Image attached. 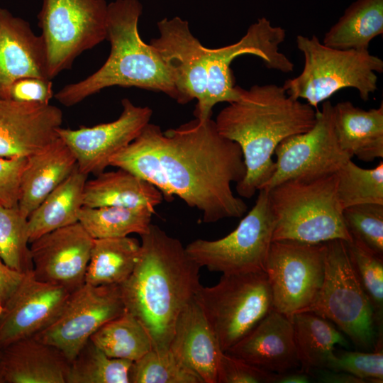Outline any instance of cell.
I'll use <instances>...</instances> for the list:
<instances>
[{"mask_svg":"<svg viewBox=\"0 0 383 383\" xmlns=\"http://www.w3.org/2000/svg\"><path fill=\"white\" fill-rule=\"evenodd\" d=\"M160 158L174 196L201 211L204 223L240 218L248 206L233 183L246 174L238 143L218 132L211 118L194 119L161 131Z\"/></svg>","mask_w":383,"mask_h":383,"instance_id":"cell-1","label":"cell"},{"mask_svg":"<svg viewBox=\"0 0 383 383\" xmlns=\"http://www.w3.org/2000/svg\"><path fill=\"white\" fill-rule=\"evenodd\" d=\"M138 263L119 285L126 310L147 331L152 349L167 350L178 316L201 286V267L178 239L150 224Z\"/></svg>","mask_w":383,"mask_h":383,"instance_id":"cell-2","label":"cell"},{"mask_svg":"<svg viewBox=\"0 0 383 383\" xmlns=\"http://www.w3.org/2000/svg\"><path fill=\"white\" fill-rule=\"evenodd\" d=\"M315 108L289 96L274 84L240 87V96L228 103L215 121L221 135L238 143L246 174L236 184L240 196L250 199L274 170L272 155L285 138L310 130L316 122Z\"/></svg>","mask_w":383,"mask_h":383,"instance_id":"cell-3","label":"cell"},{"mask_svg":"<svg viewBox=\"0 0 383 383\" xmlns=\"http://www.w3.org/2000/svg\"><path fill=\"white\" fill-rule=\"evenodd\" d=\"M139 0H115L108 4L106 40L109 55L94 73L69 84L54 94L61 104L73 106L105 88L137 87L160 91L179 102L171 74L158 54L141 38Z\"/></svg>","mask_w":383,"mask_h":383,"instance_id":"cell-4","label":"cell"},{"mask_svg":"<svg viewBox=\"0 0 383 383\" xmlns=\"http://www.w3.org/2000/svg\"><path fill=\"white\" fill-rule=\"evenodd\" d=\"M337 187L335 173L315 179H289L267 190L275 221L272 241L352 242Z\"/></svg>","mask_w":383,"mask_h":383,"instance_id":"cell-5","label":"cell"},{"mask_svg":"<svg viewBox=\"0 0 383 383\" xmlns=\"http://www.w3.org/2000/svg\"><path fill=\"white\" fill-rule=\"evenodd\" d=\"M296 43L304 64L298 76L283 84L291 97L304 99L318 109L320 103L340 89H356L364 101L377 89V73L383 72V61L369 50L333 48L315 35H298Z\"/></svg>","mask_w":383,"mask_h":383,"instance_id":"cell-6","label":"cell"},{"mask_svg":"<svg viewBox=\"0 0 383 383\" xmlns=\"http://www.w3.org/2000/svg\"><path fill=\"white\" fill-rule=\"evenodd\" d=\"M325 272L316 299L305 311L334 323L357 348L374 350L380 340L371 303L355 272L347 243H325Z\"/></svg>","mask_w":383,"mask_h":383,"instance_id":"cell-7","label":"cell"},{"mask_svg":"<svg viewBox=\"0 0 383 383\" xmlns=\"http://www.w3.org/2000/svg\"><path fill=\"white\" fill-rule=\"evenodd\" d=\"M194 299L222 352L243 338L273 309L265 271L223 274L212 287L200 286Z\"/></svg>","mask_w":383,"mask_h":383,"instance_id":"cell-8","label":"cell"},{"mask_svg":"<svg viewBox=\"0 0 383 383\" xmlns=\"http://www.w3.org/2000/svg\"><path fill=\"white\" fill-rule=\"evenodd\" d=\"M38 15L52 79L83 52L106 40V0H41Z\"/></svg>","mask_w":383,"mask_h":383,"instance_id":"cell-9","label":"cell"},{"mask_svg":"<svg viewBox=\"0 0 383 383\" xmlns=\"http://www.w3.org/2000/svg\"><path fill=\"white\" fill-rule=\"evenodd\" d=\"M258 192L255 204L231 233L215 240L196 239L185 247L201 267L223 274L265 271L275 221L267 191Z\"/></svg>","mask_w":383,"mask_h":383,"instance_id":"cell-10","label":"cell"},{"mask_svg":"<svg viewBox=\"0 0 383 383\" xmlns=\"http://www.w3.org/2000/svg\"><path fill=\"white\" fill-rule=\"evenodd\" d=\"M286 30L273 26L265 17L257 19L236 43L218 48H206V91L202 106L194 111V117L211 118L212 109L218 103H231L238 99L240 87L234 86L231 65L239 56L259 57L265 66L284 73L293 72L294 63L281 51Z\"/></svg>","mask_w":383,"mask_h":383,"instance_id":"cell-11","label":"cell"},{"mask_svg":"<svg viewBox=\"0 0 383 383\" xmlns=\"http://www.w3.org/2000/svg\"><path fill=\"white\" fill-rule=\"evenodd\" d=\"M325 243L272 241L265 265L273 309L287 317L305 311L322 285Z\"/></svg>","mask_w":383,"mask_h":383,"instance_id":"cell-12","label":"cell"},{"mask_svg":"<svg viewBox=\"0 0 383 383\" xmlns=\"http://www.w3.org/2000/svg\"><path fill=\"white\" fill-rule=\"evenodd\" d=\"M333 113L331 101H323L310 130L288 137L277 145L274 172L261 189L268 190L289 179H315L335 174L352 159L337 140Z\"/></svg>","mask_w":383,"mask_h":383,"instance_id":"cell-13","label":"cell"},{"mask_svg":"<svg viewBox=\"0 0 383 383\" xmlns=\"http://www.w3.org/2000/svg\"><path fill=\"white\" fill-rule=\"evenodd\" d=\"M125 311L119 285L85 283L71 293L57 317L33 337L55 347L70 362L101 326Z\"/></svg>","mask_w":383,"mask_h":383,"instance_id":"cell-14","label":"cell"},{"mask_svg":"<svg viewBox=\"0 0 383 383\" xmlns=\"http://www.w3.org/2000/svg\"><path fill=\"white\" fill-rule=\"evenodd\" d=\"M122 111L115 121L91 127L57 129L59 137L74 155L78 170L95 176L109 166L111 158L129 145L150 123L152 110L121 100Z\"/></svg>","mask_w":383,"mask_h":383,"instance_id":"cell-15","label":"cell"},{"mask_svg":"<svg viewBox=\"0 0 383 383\" xmlns=\"http://www.w3.org/2000/svg\"><path fill=\"white\" fill-rule=\"evenodd\" d=\"M159 37L149 44L167 67L179 94V104L196 99L195 109L205 100L207 74L206 47L191 32L187 21L179 16L157 23Z\"/></svg>","mask_w":383,"mask_h":383,"instance_id":"cell-16","label":"cell"},{"mask_svg":"<svg viewBox=\"0 0 383 383\" xmlns=\"http://www.w3.org/2000/svg\"><path fill=\"white\" fill-rule=\"evenodd\" d=\"M93 243L79 222L43 235L30 243L33 277L76 291L85 284Z\"/></svg>","mask_w":383,"mask_h":383,"instance_id":"cell-17","label":"cell"},{"mask_svg":"<svg viewBox=\"0 0 383 383\" xmlns=\"http://www.w3.org/2000/svg\"><path fill=\"white\" fill-rule=\"evenodd\" d=\"M60 109L49 104L0 99V157H28L59 138Z\"/></svg>","mask_w":383,"mask_h":383,"instance_id":"cell-18","label":"cell"},{"mask_svg":"<svg viewBox=\"0 0 383 383\" xmlns=\"http://www.w3.org/2000/svg\"><path fill=\"white\" fill-rule=\"evenodd\" d=\"M71 292L27 274L0 317V349L33 337L60 314Z\"/></svg>","mask_w":383,"mask_h":383,"instance_id":"cell-19","label":"cell"},{"mask_svg":"<svg viewBox=\"0 0 383 383\" xmlns=\"http://www.w3.org/2000/svg\"><path fill=\"white\" fill-rule=\"evenodd\" d=\"M24 77L48 79L43 39L28 21L0 7V99H10L11 86Z\"/></svg>","mask_w":383,"mask_h":383,"instance_id":"cell-20","label":"cell"},{"mask_svg":"<svg viewBox=\"0 0 383 383\" xmlns=\"http://www.w3.org/2000/svg\"><path fill=\"white\" fill-rule=\"evenodd\" d=\"M223 353L274 373L300 367L292 319L274 309L243 338Z\"/></svg>","mask_w":383,"mask_h":383,"instance_id":"cell-21","label":"cell"},{"mask_svg":"<svg viewBox=\"0 0 383 383\" xmlns=\"http://www.w3.org/2000/svg\"><path fill=\"white\" fill-rule=\"evenodd\" d=\"M170 349L203 383H217L219 343L194 297L177 318Z\"/></svg>","mask_w":383,"mask_h":383,"instance_id":"cell-22","label":"cell"},{"mask_svg":"<svg viewBox=\"0 0 383 383\" xmlns=\"http://www.w3.org/2000/svg\"><path fill=\"white\" fill-rule=\"evenodd\" d=\"M69 361L34 337L0 349V383H66Z\"/></svg>","mask_w":383,"mask_h":383,"instance_id":"cell-23","label":"cell"},{"mask_svg":"<svg viewBox=\"0 0 383 383\" xmlns=\"http://www.w3.org/2000/svg\"><path fill=\"white\" fill-rule=\"evenodd\" d=\"M77 167L72 151L59 137L45 149L26 157L17 207L26 217Z\"/></svg>","mask_w":383,"mask_h":383,"instance_id":"cell-24","label":"cell"},{"mask_svg":"<svg viewBox=\"0 0 383 383\" xmlns=\"http://www.w3.org/2000/svg\"><path fill=\"white\" fill-rule=\"evenodd\" d=\"M333 126L340 148L365 162L383 157V104L362 109L345 101L333 105Z\"/></svg>","mask_w":383,"mask_h":383,"instance_id":"cell-25","label":"cell"},{"mask_svg":"<svg viewBox=\"0 0 383 383\" xmlns=\"http://www.w3.org/2000/svg\"><path fill=\"white\" fill-rule=\"evenodd\" d=\"M163 200L156 187L121 168L104 171L94 179L87 180L84 190V206L91 208L147 207L155 212Z\"/></svg>","mask_w":383,"mask_h":383,"instance_id":"cell-26","label":"cell"},{"mask_svg":"<svg viewBox=\"0 0 383 383\" xmlns=\"http://www.w3.org/2000/svg\"><path fill=\"white\" fill-rule=\"evenodd\" d=\"M87 177L77 167L30 214V243L44 234L78 222Z\"/></svg>","mask_w":383,"mask_h":383,"instance_id":"cell-27","label":"cell"},{"mask_svg":"<svg viewBox=\"0 0 383 383\" xmlns=\"http://www.w3.org/2000/svg\"><path fill=\"white\" fill-rule=\"evenodd\" d=\"M291 319L300 367L307 373L311 369L324 368L336 345H349L340 330L314 312H299Z\"/></svg>","mask_w":383,"mask_h":383,"instance_id":"cell-28","label":"cell"},{"mask_svg":"<svg viewBox=\"0 0 383 383\" xmlns=\"http://www.w3.org/2000/svg\"><path fill=\"white\" fill-rule=\"evenodd\" d=\"M383 33V0H356L325 33L323 43L340 50H369Z\"/></svg>","mask_w":383,"mask_h":383,"instance_id":"cell-29","label":"cell"},{"mask_svg":"<svg viewBox=\"0 0 383 383\" xmlns=\"http://www.w3.org/2000/svg\"><path fill=\"white\" fill-rule=\"evenodd\" d=\"M135 238L94 239L85 283L93 286L120 285L134 270L140 255Z\"/></svg>","mask_w":383,"mask_h":383,"instance_id":"cell-30","label":"cell"},{"mask_svg":"<svg viewBox=\"0 0 383 383\" xmlns=\"http://www.w3.org/2000/svg\"><path fill=\"white\" fill-rule=\"evenodd\" d=\"M157 125L148 123L125 148L114 155L109 166L126 170L156 187L164 200L171 202L174 195L168 184L160 158Z\"/></svg>","mask_w":383,"mask_h":383,"instance_id":"cell-31","label":"cell"},{"mask_svg":"<svg viewBox=\"0 0 383 383\" xmlns=\"http://www.w3.org/2000/svg\"><path fill=\"white\" fill-rule=\"evenodd\" d=\"M154 213L147 207L83 206L78 222L94 239L141 235L148 232Z\"/></svg>","mask_w":383,"mask_h":383,"instance_id":"cell-32","label":"cell"},{"mask_svg":"<svg viewBox=\"0 0 383 383\" xmlns=\"http://www.w3.org/2000/svg\"><path fill=\"white\" fill-rule=\"evenodd\" d=\"M108 356L134 362L152 348V341L140 321L126 310L106 322L90 338Z\"/></svg>","mask_w":383,"mask_h":383,"instance_id":"cell-33","label":"cell"},{"mask_svg":"<svg viewBox=\"0 0 383 383\" xmlns=\"http://www.w3.org/2000/svg\"><path fill=\"white\" fill-rule=\"evenodd\" d=\"M132 362L108 356L89 339L69 362L66 383H129Z\"/></svg>","mask_w":383,"mask_h":383,"instance_id":"cell-34","label":"cell"},{"mask_svg":"<svg viewBox=\"0 0 383 383\" xmlns=\"http://www.w3.org/2000/svg\"><path fill=\"white\" fill-rule=\"evenodd\" d=\"M338 196L343 209L359 204H383V162L365 169L348 160L337 172Z\"/></svg>","mask_w":383,"mask_h":383,"instance_id":"cell-35","label":"cell"},{"mask_svg":"<svg viewBox=\"0 0 383 383\" xmlns=\"http://www.w3.org/2000/svg\"><path fill=\"white\" fill-rule=\"evenodd\" d=\"M0 257L17 271L24 274L33 271L28 217L17 206L0 205Z\"/></svg>","mask_w":383,"mask_h":383,"instance_id":"cell-36","label":"cell"},{"mask_svg":"<svg viewBox=\"0 0 383 383\" xmlns=\"http://www.w3.org/2000/svg\"><path fill=\"white\" fill-rule=\"evenodd\" d=\"M128 377L129 383H203L170 348H152L142 357L133 362Z\"/></svg>","mask_w":383,"mask_h":383,"instance_id":"cell-37","label":"cell"},{"mask_svg":"<svg viewBox=\"0 0 383 383\" xmlns=\"http://www.w3.org/2000/svg\"><path fill=\"white\" fill-rule=\"evenodd\" d=\"M353 240L383 257V204H364L343 210Z\"/></svg>","mask_w":383,"mask_h":383,"instance_id":"cell-38","label":"cell"},{"mask_svg":"<svg viewBox=\"0 0 383 383\" xmlns=\"http://www.w3.org/2000/svg\"><path fill=\"white\" fill-rule=\"evenodd\" d=\"M346 243L355 272L380 326L383 311V257L354 240Z\"/></svg>","mask_w":383,"mask_h":383,"instance_id":"cell-39","label":"cell"},{"mask_svg":"<svg viewBox=\"0 0 383 383\" xmlns=\"http://www.w3.org/2000/svg\"><path fill=\"white\" fill-rule=\"evenodd\" d=\"M380 342L372 353L359 351L335 352L328 358L324 368L342 371L358 377L365 382H383V351Z\"/></svg>","mask_w":383,"mask_h":383,"instance_id":"cell-40","label":"cell"},{"mask_svg":"<svg viewBox=\"0 0 383 383\" xmlns=\"http://www.w3.org/2000/svg\"><path fill=\"white\" fill-rule=\"evenodd\" d=\"M275 373L222 353L217 367V383H274Z\"/></svg>","mask_w":383,"mask_h":383,"instance_id":"cell-41","label":"cell"},{"mask_svg":"<svg viewBox=\"0 0 383 383\" xmlns=\"http://www.w3.org/2000/svg\"><path fill=\"white\" fill-rule=\"evenodd\" d=\"M26 157H0V205L17 206L22 172Z\"/></svg>","mask_w":383,"mask_h":383,"instance_id":"cell-42","label":"cell"},{"mask_svg":"<svg viewBox=\"0 0 383 383\" xmlns=\"http://www.w3.org/2000/svg\"><path fill=\"white\" fill-rule=\"evenodd\" d=\"M53 96L52 80L45 78L19 79L10 90V99L21 102L49 104Z\"/></svg>","mask_w":383,"mask_h":383,"instance_id":"cell-43","label":"cell"},{"mask_svg":"<svg viewBox=\"0 0 383 383\" xmlns=\"http://www.w3.org/2000/svg\"><path fill=\"white\" fill-rule=\"evenodd\" d=\"M26 274L9 267L0 257V317L21 287Z\"/></svg>","mask_w":383,"mask_h":383,"instance_id":"cell-44","label":"cell"},{"mask_svg":"<svg viewBox=\"0 0 383 383\" xmlns=\"http://www.w3.org/2000/svg\"><path fill=\"white\" fill-rule=\"evenodd\" d=\"M308 373L320 382L324 383H365V382L349 373L327 368H314Z\"/></svg>","mask_w":383,"mask_h":383,"instance_id":"cell-45","label":"cell"},{"mask_svg":"<svg viewBox=\"0 0 383 383\" xmlns=\"http://www.w3.org/2000/svg\"><path fill=\"white\" fill-rule=\"evenodd\" d=\"M311 377L301 370H294L282 373H275L274 383H308Z\"/></svg>","mask_w":383,"mask_h":383,"instance_id":"cell-46","label":"cell"}]
</instances>
